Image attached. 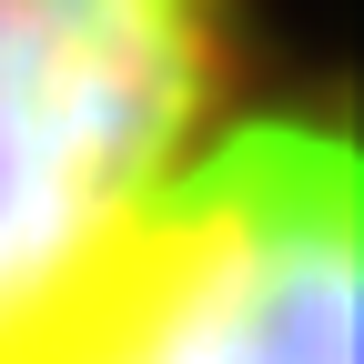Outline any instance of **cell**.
<instances>
[{
  "instance_id": "obj_1",
  "label": "cell",
  "mask_w": 364,
  "mask_h": 364,
  "mask_svg": "<svg viewBox=\"0 0 364 364\" xmlns=\"http://www.w3.org/2000/svg\"><path fill=\"white\" fill-rule=\"evenodd\" d=\"M0 364H354V152L334 122H233L122 253Z\"/></svg>"
},
{
  "instance_id": "obj_2",
  "label": "cell",
  "mask_w": 364,
  "mask_h": 364,
  "mask_svg": "<svg viewBox=\"0 0 364 364\" xmlns=\"http://www.w3.org/2000/svg\"><path fill=\"white\" fill-rule=\"evenodd\" d=\"M223 0H0V354L213 142Z\"/></svg>"
}]
</instances>
